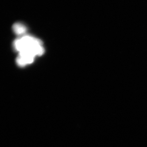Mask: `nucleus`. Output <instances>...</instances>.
<instances>
[{
	"instance_id": "obj_1",
	"label": "nucleus",
	"mask_w": 147,
	"mask_h": 147,
	"mask_svg": "<svg viewBox=\"0 0 147 147\" xmlns=\"http://www.w3.org/2000/svg\"><path fill=\"white\" fill-rule=\"evenodd\" d=\"M13 48L18 53L28 51L35 56H41L44 53L42 41L30 35L23 36L13 41Z\"/></svg>"
},
{
	"instance_id": "obj_2",
	"label": "nucleus",
	"mask_w": 147,
	"mask_h": 147,
	"mask_svg": "<svg viewBox=\"0 0 147 147\" xmlns=\"http://www.w3.org/2000/svg\"><path fill=\"white\" fill-rule=\"evenodd\" d=\"M12 30L15 34L21 36L25 35L27 31L26 26L21 23H16L13 24Z\"/></svg>"
}]
</instances>
